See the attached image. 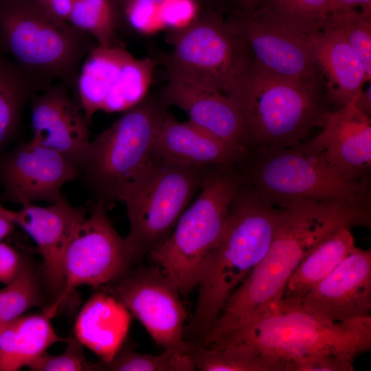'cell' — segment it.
Returning <instances> with one entry per match:
<instances>
[{
    "mask_svg": "<svg viewBox=\"0 0 371 371\" xmlns=\"http://www.w3.org/2000/svg\"><path fill=\"white\" fill-rule=\"evenodd\" d=\"M269 247L251 273L228 298L207 337V345L236 332L276 306L300 262L342 227L370 226V207L297 199L283 206Z\"/></svg>",
    "mask_w": 371,
    "mask_h": 371,
    "instance_id": "cell-1",
    "label": "cell"
},
{
    "mask_svg": "<svg viewBox=\"0 0 371 371\" xmlns=\"http://www.w3.org/2000/svg\"><path fill=\"white\" fill-rule=\"evenodd\" d=\"M332 12H346L361 8V12L371 16V0H330Z\"/></svg>",
    "mask_w": 371,
    "mask_h": 371,
    "instance_id": "cell-37",
    "label": "cell"
},
{
    "mask_svg": "<svg viewBox=\"0 0 371 371\" xmlns=\"http://www.w3.org/2000/svg\"><path fill=\"white\" fill-rule=\"evenodd\" d=\"M282 214V207L267 203L245 179L201 269L195 306L184 330L186 341L204 342L231 294L266 254Z\"/></svg>",
    "mask_w": 371,
    "mask_h": 371,
    "instance_id": "cell-2",
    "label": "cell"
},
{
    "mask_svg": "<svg viewBox=\"0 0 371 371\" xmlns=\"http://www.w3.org/2000/svg\"><path fill=\"white\" fill-rule=\"evenodd\" d=\"M121 11L122 19L130 22L146 21L150 14L158 7L163 6L169 0H116Z\"/></svg>",
    "mask_w": 371,
    "mask_h": 371,
    "instance_id": "cell-34",
    "label": "cell"
},
{
    "mask_svg": "<svg viewBox=\"0 0 371 371\" xmlns=\"http://www.w3.org/2000/svg\"><path fill=\"white\" fill-rule=\"evenodd\" d=\"M155 61L135 59L120 45L93 47L78 77L76 98L90 122L98 111L123 112L142 101L152 82Z\"/></svg>",
    "mask_w": 371,
    "mask_h": 371,
    "instance_id": "cell-12",
    "label": "cell"
},
{
    "mask_svg": "<svg viewBox=\"0 0 371 371\" xmlns=\"http://www.w3.org/2000/svg\"><path fill=\"white\" fill-rule=\"evenodd\" d=\"M245 343L279 358L287 371H352L371 350V316L330 322L299 308H272L212 346Z\"/></svg>",
    "mask_w": 371,
    "mask_h": 371,
    "instance_id": "cell-3",
    "label": "cell"
},
{
    "mask_svg": "<svg viewBox=\"0 0 371 371\" xmlns=\"http://www.w3.org/2000/svg\"><path fill=\"white\" fill-rule=\"evenodd\" d=\"M355 106L363 115L371 116V82L366 90H362L354 102Z\"/></svg>",
    "mask_w": 371,
    "mask_h": 371,
    "instance_id": "cell-39",
    "label": "cell"
},
{
    "mask_svg": "<svg viewBox=\"0 0 371 371\" xmlns=\"http://www.w3.org/2000/svg\"><path fill=\"white\" fill-rule=\"evenodd\" d=\"M65 351L58 355L44 353L27 367L34 371H99L105 370L103 363L89 361L83 352V345L76 338L67 340Z\"/></svg>",
    "mask_w": 371,
    "mask_h": 371,
    "instance_id": "cell-33",
    "label": "cell"
},
{
    "mask_svg": "<svg viewBox=\"0 0 371 371\" xmlns=\"http://www.w3.org/2000/svg\"><path fill=\"white\" fill-rule=\"evenodd\" d=\"M323 29L333 30L345 39L360 58L367 81H371V16L355 10L332 12Z\"/></svg>",
    "mask_w": 371,
    "mask_h": 371,
    "instance_id": "cell-32",
    "label": "cell"
},
{
    "mask_svg": "<svg viewBox=\"0 0 371 371\" xmlns=\"http://www.w3.org/2000/svg\"><path fill=\"white\" fill-rule=\"evenodd\" d=\"M330 322L370 316L371 249L355 246L302 300L298 308Z\"/></svg>",
    "mask_w": 371,
    "mask_h": 371,
    "instance_id": "cell-16",
    "label": "cell"
},
{
    "mask_svg": "<svg viewBox=\"0 0 371 371\" xmlns=\"http://www.w3.org/2000/svg\"><path fill=\"white\" fill-rule=\"evenodd\" d=\"M245 180L241 166L210 168L192 205L168 238L148 256L175 283L181 295L196 287L203 264L218 241Z\"/></svg>",
    "mask_w": 371,
    "mask_h": 371,
    "instance_id": "cell-7",
    "label": "cell"
},
{
    "mask_svg": "<svg viewBox=\"0 0 371 371\" xmlns=\"http://www.w3.org/2000/svg\"><path fill=\"white\" fill-rule=\"evenodd\" d=\"M44 312L8 323L0 336V371H15L43 355L52 344L67 341L52 327Z\"/></svg>",
    "mask_w": 371,
    "mask_h": 371,
    "instance_id": "cell-25",
    "label": "cell"
},
{
    "mask_svg": "<svg viewBox=\"0 0 371 371\" xmlns=\"http://www.w3.org/2000/svg\"><path fill=\"white\" fill-rule=\"evenodd\" d=\"M223 12L205 10L170 36L172 49L164 58L168 75L227 96L252 60L235 25Z\"/></svg>",
    "mask_w": 371,
    "mask_h": 371,
    "instance_id": "cell-9",
    "label": "cell"
},
{
    "mask_svg": "<svg viewBox=\"0 0 371 371\" xmlns=\"http://www.w3.org/2000/svg\"><path fill=\"white\" fill-rule=\"evenodd\" d=\"M26 259L12 246L0 241V282L8 284L20 273Z\"/></svg>",
    "mask_w": 371,
    "mask_h": 371,
    "instance_id": "cell-35",
    "label": "cell"
},
{
    "mask_svg": "<svg viewBox=\"0 0 371 371\" xmlns=\"http://www.w3.org/2000/svg\"><path fill=\"white\" fill-rule=\"evenodd\" d=\"M257 8L304 37L321 31L332 12L330 0H259Z\"/></svg>",
    "mask_w": 371,
    "mask_h": 371,
    "instance_id": "cell-29",
    "label": "cell"
},
{
    "mask_svg": "<svg viewBox=\"0 0 371 371\" xmlns=\"http://www.w3.org/2000/svg\"><path fill=\"white\" fill-rule=\"evenodd\" d=\"M355 247L348 227H342L327 237L297 266L289 278L284 294L273 308H298L304 297L330 273Z\"/></svg>",
    "mask_w": 371,
    "mask_h": 371,
    "instance_id": "cell-24",
    "label": "cell"
},
{
    "mask_svg": "<svg viewBox=\"0 0 371 371\" xmlns=\"http://www.w3.org/2000/svg\"><path fill=\"white\" fill-rule=\"evenodd\" d=\"M50 85L0 52V149L17 130L25 103Z\"/></svg>",
    "mask_w": 371,
    "mask_h": 371,
    "instance_id": "cell-26",
    "label": "cell"
},
{
    "mask_svg": "<svg viewBox=\"0 0 371 371\" xmlns=\"http://www.w3.org/2000/svg\"><path fill=\"white\" fill-rule=\"evenodd\" d=\"M241 167L247 181L273 206L297 199L371 205L370 180L344 175L306 142L253 148Z\"/></svg>",
    "mask_w": 371,
    "mask_h": 371,
    "instance_id": "cell-4",
    "label": "cell"
},
{
    "mask_svg": "<svg viewBox=\"0 0 371 371\" xmlns=\"http://www.w3.org/2000/svg\"><path fill=\"white\" fill-rule=\"evenodd\" d=\"M191 355L200 371H287L282 360L242 342L196 346Z\"/></svg>",
    "mask_w": 371,
    "mask_h": 371,
    "instance_id": "cell-27",
    "label": "cell"
},
{
    "mask_svg": "<svg viewBox=\"0 0 371 371\" xmlns=\"http://www.w3.org/2000/svg\"><path fill=\"white\" fill-rule=\"evenodd\" d=\"M68 23L94 38L98 45H120L117 30L122 24L116 0H76Z\"/></svg>",
    "mask_w": 371,
    "mask_h": 371,
    "instance_id": "cell-28",
    "label": "cell"
},
{
    "mask_svg": "<svg viewBox=\"0 0 371 371\" xmlns=\"http://www.w3.org/2000/svg\"><path fill=\"white\" fill-rule=\"evenodd\" d=\"M322 127L308 145L344 175L370 180V118L350 103L336 111H329Z\"/></svg>",
    "mask_w": 371,
    "mask_h": 371,
    "instance_id": "cell-19",
    "label": "cell"
},
{
    "mask_svg": "<svg viewBox=\"0 0 371 371\" xmlns=\"http://www.w3.org/2000/svg\"><path fill=\"white\" fill-rule=\"evenodd\" d=\"M210 169L183 166L153 155L148 168L122 201L129 222L124 240L133 263L168 238L201 189Z\"/></svg>",
    "mask_w": 371,
    "mask_h": 371,
    "instance_id": "cell-10",
    "label": "cell"
},
{
    "mask_svg": "<svg viewBox=\"0 0 371 371\" xmlns=\"http://www.w3.org/2000/svg\"><path fill=\"white\" fill-rule=\"evenodd\" d=\"M70 93L69 87L59 82L32 98L31 140L64 155L80 175L91 142L89 122Z\"/></svg>",
    "mask_w": 371,
    "mask_h": 371,
    "instance_id": "cell-17",
    "label": "cell"
},
{
    "mask_svg": "<svg viewBox=\"0 0 371 371\" xmlns=\"http://www.w3.org/2000/svg\"><path fill=\"white\" fill-rule=\"evenodd\" d=\"M165 107L145 98L91 141L80 175L95 202L106 210L122 201L150 164Z\"/></svg>",
    "mask_w": 371,
    "mask_h": 371,
    "instance_id": "cell-8",
    "label": "cell"
},
{
    "mask_svg": "<svg viewBox=\"0 0 371 371\" xmlns=\"http://www.w3.org/2000/svg\"><path fill=\"white\" fill-rule=\"evenodd\" d=\"M228 96L243 113L250 149L296 146L329 111L323 91L273 76L253 60Z\"/></svg>",
    "mask_w": 371,
    "mask_h": 371,
    "instance_id": "cell-6",
    "label": "cell"
},
{
    "mask_svg": "<svg viewBox=\"0 0 371 371\" xmlns=\"http://www.w3.org/2000/svg\"><path fill=\"white\" fill-rule=\"evenodd\" d=\"M9 323V322H8ZM8 323H0V336L2 333V330H3L4 327Z\"/></svg>",
    "mask_w": 371,
    "mask_h": 371,
    "instance_id": "cell-42",
    "label": "cell"
},
{
    "mask_svg": "<svg viewBox=\"0 0 371 371\" xmlns=\"http://www.w3.org/2000/svg\"><path fill=\"white\" fill-rule=\"evenodd\" d=\"M14 211V221L34 240L43 258L41 273L52 304L60 297L65 286L63 256L66 247L79 224L85 218L87 209L74 207L62 197L47 207L32 203L21 205Z\"/></svg>",
    "mask_w": 371,
    "mask_h": 371,
    "instance_id": "cell-18",
    "label": "cell"
},
{
    "mask_svg": "<svg viewBox=\"0 0 371 371\" xmlns=\"http://www.w3.org/2000/svg\"><path fill=\"white\" fill-rule=\"evenodd\" d=\"M130 324L131 313L120 301L107 292H98L81 309L74 331L80 343L106 363L124 343Z\"/></svg>",
    "mask_w": 371,
    "mask_h": 371,
    "instance_id": "cell-23",
    "label": "cell"
},
{
    "mask_svg": "<svg viewBox=\"0 0 371 371\" xmlns=\"http://www.w3.org/2000/svg\"><path fill=\"white\" fill-rule=\"evenodd\" d=\"M80 172L60 152L30 140L0 161V179L6 196L21 205L36 201L54 203L61 188Z\"/></svg>",
    "mask_w": 371,
    "mask_h": 371,
    "instance_id": "cell-15",
    "label": "cell"
},
{
    "mask_svg": "<svg viewBox=\"0 0 371 371\" xmlns=\"http://www.w3.org/2000/svg\"><path fill=\"white\" fill-rule=\"evenodd\" d=\"M229 19L261 69L322 91L321 76L306 37L262 9L251 13L233 10Z\"/></svg>",
    "mask_w": 371,
    "mask_h": 371,
    "instance_id": "cell-14",
    "label": "cell"
},
{
    "mask_svg": "<svg viewBox=\"0 0 371 371\" xmlns=\"http://www.w3.org/2000/svg\"><path fill=\"white\" fill-rule=\"evenodd\" d=\"M106 286L164 350L191 355L184 337L186 310L175 283L159 267L138 266Z\"/></svg>",
    "mask_w": 371,
    "mask_h": 371,
    "instance_id": "cell-13",
    "label": "cell"
},
{
    "mask_svg": "<svg viewBox=\"0 0 371 371\" xmlns=\"http://www.w3.org/2000/svg\"><path fill=\"white\" fill-rule=\"evenodd\" d=\"M14 211L4 207L0 202V241L8 236L14 229Z\"/></svg>",
    "mask_w": 371,
    "mask_h": 371,
    "instance_id": "cell-38",
    "label": "cell"
},
{
    "mask_svg": "<svg viewBox=\"0 0 371 371\" xmlns=\"http://www.w3.org/2000/svg\"><path fill=\"white\" fill-rule=\"evenodd\" d=\"M306 38L328 100L341 107L354 103L368 82L357 54L331 29H323Z\"/></svg>",
    "mask_w": 371,
    "mask_h": 371,
    "instance_id": "cell-22",
    "label": "cell"
},
{
    "mask_svg": "<svg viewBox=\"0 0 371 371\" xmlns=\"http://www.w3.org/2000/svg\"><path fill=\"white\" fill-rule=\"evenodd\" d=\"M76 0H35L36 3L51 17L68 23Z\"/></svg>",
    "mask_w": 371,
    "mask_h": 371,
    "instance_id": "cell-36",
    "label": "cell"
},
{
    "mask_svg": "<svg viewBox=\"0 0 371 371\" xmlns=\"http://www.w3.org/2000/svg\"><path fill=\"white\" fill-rule=\"evenodd\" d=\"M162 103L182 109L189 121L236 146L250 149L243 113L235 101L218 91L168 75Z\"/></svg>",
    "mask_w": 371,
    "mask_h": 371,
    "instance_id": "cell-20",
    "label": "cell"
},
{
    "mask_svg": "<svg viewBox=\"0 0 371 371\" xmlns=\"http://www.w3.org/2000/svg\"><path fill=\"white\" fill-rule=\"evenodd\" d=\"M232 3L234 8L232 10H236L243 13H251L254 12L257 6L259 0H227Z\"/></svg>",
    "mask_w": 371,
    "mask_h": 371,
    "instance_id": "cell-40",
    "label": "cell"
},
{
    "mask_svg": "<svg viewBox=\"0 0 371 371\" xmlns=\"http://www.w3.org/2000/svg\"><path fill=\"white\" fill-rule=\"evenodd\" d=\"M203 3L205 8H212L224 12L227 0H196Z\"/></svg>",
    "mask_w": 371,
    "mask_h": 371,
    "instance_id": "cell-41",
    "label": "cell"
},
{
    "mask_svg": "<svg viewBox=\"0 0 371 371\" xmlns=\"http://www.w3.org/2000/svg\"><path fill=\"white\" fill-rule=\"evenodd\" d=\"M110 371H194L192 355L164 350L159 355L139 353L125 341L113 359L103 363Z\"/></svg>",
    "mask_w": 371,
    "mask_h": 371,
    "instance_id": "cell-31",
    "label": "cell"
},
{
    "mask_svg": "<svg viewBox=\"0 0 371 371\" xmlns=\"http://www.w3.org/2000/svg\"><path fill=\"white\" fill-rule=\"evenodd\" d=\"M40 280L26 260L18 276L0 290V323L10 322L32 307L45 306Z\"/></svg>",
    "mask_w": 371,
    "mask_h": 371,
    "instance_id": "cell-30",
    "label": "cell"
},
{
    "mask_svg": "<svg viewBox=\"0 0 371 371\" xmlns=\"http://www.w3.org/2000/svg\"><path fill=\"white\" fill-rule=\"evenodd\" d=\"M100 203L93 202L88 216L71 236L63 256L65 286L60 298L43 310L50 318L80 285L111 284L133 264L124 238L117 232Z\"/></svg>",
    "mask_w": 371,
    "mask_h": 371,
    "instance_id": "cell-11",
    "label": "cell"
},
{
    "mask_svg": "<svg viewBox=\"0 0 371 371\" xmlns=\"http://www.w3.org/2000/svg\"><path fill=\"white\" fill-rule=\"evenodd\" d=\"M94 41L49 16L35 0H0V52L38 78L65 84L74 96L80 64L98 45Z\"/></svg>",
    "mask_w": 371,
    "mask_h": 371,
    "instance_id": "cell-5",
    "label": "cell"
},
{
    "mask_svg": "<svg viewBox=\"0 0 371 371\" xmlns=\"http://www.w3.org/2000/svg\"><path fill=\"white\" fill-rule=\"evenodd\" d=\"M249 149L230 144L189 120L179 122L168 111L152 155L160 159L201 169L242 164Z\"/></svg>",
    "mask_w": 371,
    "mask_h": 371,
    "instance_id": "cell-21",
    "label": "cell"
}]
</instances>
